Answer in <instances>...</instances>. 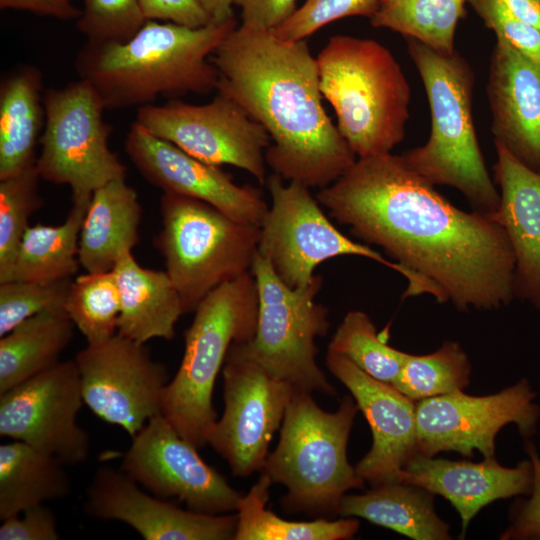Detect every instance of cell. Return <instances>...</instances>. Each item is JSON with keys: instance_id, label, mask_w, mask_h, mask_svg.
Returning <instances> with one entry per match:
<instances>
[{"instance_id": "cell-1", "label": "cell", "mask_w": 540, "mask_h": 540, "mask_svg": "<svg viewBox=\"0 0 540 540\" xmlns=\"http://www.w3.org/2000/svg\"><path fill=\"white\" fill-rule=\"evenodd\" d=\"M411 170L401 155L359 157L316 199L404 272L403 297L430 294L458 310L498 309L515 297V258L493 217L466 212Z\"/></svg>"}, {"instance_id": "cell-2", "label": "cell", "mask_w": 540, "mask_h": 540, "mask_svg": "<svg viewBox=\"0 0 540 540\" xmlns=\"http://www.w3.org/2000/svg\"><path fill=\"white\" fill-rule=\"evenodd\" d=\"M217 92L239 104L270 136L273 173L324 188L356 161L326 113L316 58L306 40L286 41L271 30L236 26L211 57Z\"/></svg>"}, {"instance_id": "cell-3", "label": "cell", "mask_w": 540, "mask_h": 540, "mask_svg": "<svg viewBox=\"0 0 540 540\" xmlns=\"http://www.w3.org/2000/svg\"><path fill=\"white\" fill-rule=\"evenodd\" d=\"M236 26L234 18L201 28L146 20L125 42L87 41L75 69L106 109L142 107L159 96L208 94L219 79L211 56Z\"/></svg>"}, {"instance_id": "cell-4", "label": "cell", "mask_w": 540, "mask_h": 540, "mask_svg": "<svg viewBox=\"0 0 540 540\" xmlns=\"http://www.w3.org/2000/svg\"><path fill=\"white\" fill-rule=\"evenodd\" d=\"M406 41L428 99L431 129L426 143L405 151L402 159L431 184L459 190L473 211L495 218L500 194L476 135L471 66L456 51L442 54L414 39Z\"/></svg>"}, {"instance_id": "cell-5", "label": "cell", "mask_w": 540, "mask_h": 540, "mask_svg": "<svg viewBox=\"0 0 540 540\" xmlns=\"http://www.w3.org/2000/svg\"><path fill=\"white\" fill-rule=\"evenodd\" d=\"M316 61L321 93L358 158L390 153L402 142L411 90L387 47L372 39L335 35Z\"/></svg>"}, {"instance_id": "cell-6", "label": "cell", "mask_w": 540, "mask_h": 540, "mask_svg": "<svg viewBox=\"0 0 540 540\" xmlns=\"http://www.w3.org/2000/svg\"><path fill=\"white\" fill-rule=\"evenodd\" d=\"M312 393L296 390L286 408L276 448L262 473L287 488L282 507L288 513L334 516L343 496L364 480L347 459V443L359 410L345 396L334 412L324 411Z\"/></svg>"}, {"instance_id": "cell-7", "label": "cell", "mask_w": 540, "mask_h": 540, "mask_svg": "<svg viewBox=\"0 0 540 540\" xmlns=\"http://www.w3.org/2000/svg\"><path fill=\"white\" fill-rule=\"evenodd\" d=\"M184 333L180 366L168 382L162 415L198 449L208 444L217 421L213 406L216 378L233 343L250 341L258 319V292L251 271L221 284L195 309Z\"/></svg>"}, {"instance_id": "cell-8", "label": "cell", "mask_w": 540, "mask_h": 540, "mask_svg": "<svg viewBox=\"0 0 540 540\" xmlns=\"http://www.w3.org/2000/svg\"><path fill=\"white\" fill-rule=\"evenodd\" d=\"M155 246L181 298L184 313L223 283L251 271L260 226L238 222L200 200L164 193Z\"/></svg>"}, {"instance_id": "cell-9", "label": "cell", "mask_w": 540, "mask_h": 540, "mask_svg": "<svg viewBox=\"0 0 540 540\" xmlns=\"http://www.w3.org/2000/svg\"><path fill=\"white\" fill-rule=\"evenodd\" d=\"M251 273L258 292L256 331L250 341L233 343L227 356L254 361L296 390L337 396L316 360L315 341L329 329L328 310L315 301L322 277L290 288L258 251Z\"/></svg>"}, {"instance_id": "cell-10", "label": "cell", "mask_w": 540, "mask_h": 540, "mask_svg": "<svg viewBox=\"0 0 540 540\" xmlns=\"http://www.w3.org/2000/svg\"><path fill=\"white\" fill-rule=\"evenodd\" d=\"M44 130L36 167L41 179L71 188L72 197H91L106 183L126 176L109 147L111 126L97 90L86 80L43 94Z\"/></svg>"}, {"instance_id": "cell-11", "label": "cell", "mask_w": 540, "mask_h": 540, "mask_svg": "<svg viewBox=\"0 0 540 540\" xmlns=\"http://www.w3.org/2000/svg\"><path fill=\"white\" fill-rule=\"evenodd\" d=\"M272 173L266 179L271 206L260 225L258 253L290 288L305 287L322 262L344 255L369 258L404 275L380 252L341 233L327 218L309 187Z\"/></svg>"}, {"instance_id": "cell-12", "label": "cell", "mask_w": 540, "mask_h": 540, "mask_svg": "<svg viewBox=\"0 0 540 540\" xmlns=\"http://www.w3.org/2000/svg\"><path fill=\"white\" fill-rule=\"evenodd\" d=\"M136 122L153 135L213 165H232L266 183V129L235 101L218 93L206 104L173 100L139 107Z\"/></svg>"}, {"instance_id": "cell-13", "label": "cell", "mask_w": 540, "mask_h": 540, "mask_svg": "<svg viewBox=\"0 0 540 540\" xmlns=\"http://www.w3.org/2000/svg\"><path fill=\"white\" fill-rule=\"evenodd\" d=\"M526 379L496 394L470 396L462 391L430 397L416 403L417 454L433 457L456 451L495 459V438L510 423L524 437L536 431L540 408Z\"/></svg>"}, {"instance_id": "cell-14", "label": "cell", "mask_w": 540, "mask_h": 540, "mask_svg": "<svg viewBox=\"0 0 540 540\" xmlns=\"http://www.w3.org/2000/svg\"><path fill=\"white\" fill-rule=\"evenodd\" d=\"M74 360L84 403L131 438L152 417L162 414L168 371L144 344L116 333L101 343L87 344Z\"/></svg>"}, {"instance_id": "cell-15", "label": "cell", "mask_w": 540, "mask_h": 540, "mask_svg": "<svg viewBox=\"0 0 540 540\" xmlns=\"http://www.w3.org/2000/svg\"><path fill=\"white\" fill-rule=\"evenodd\" d=\"M83 403L75 360L60 361L0 394V435L65 465L83 463L90 453L89 435L77 423Z\"/></svg>"}, {"instance_id": "cell-16", "label": "cell", "mask_w": 540, "mask_h": 540, "mask_svg": "<svg viewBox=\"0 0 540 540\" xmlns=\"http://www.w3.org/2000/svg\"><path fill=\"white\" fill-rule=\"evenodd\" d=\"M222 375L224 412L208 444L228 462L234 476L246 477L262 471L295 388L254 361L228 356Z\"/></svg>"}, {"instance_id": "cell-17", "label": "cell", "mask_w": 540, "mask_h": 540, "mask_svg": "<svg viewBox=\"0 0 540 540\" xmlns=\"http://www.w3.org/2000/svg\"><path fill=\"white\" fill-rule=\"evenodd\" d=\"M162 415L152 417L124 453L120 469L153 495L205 514L236 511L242 496Z\"/></svg>"}, {"instance_id": "cell-18", "label": "cell", "mask_w": 540, "mask_h": 540, "mask_svg": "<svg viewBox=\"0 0 540 540\" xmlns=\"http://www.w3.org/2000/svg\"><path fill=\"white\" fill-rule=\"evenodd\" d=\"M125 151L140 174L164 193L200 200L238 222L256 226L269 209L259 189L237 185L219 166L189 155L136 121L127 133Z\"/></svg>"}, {"instance_id": "cell-19", "label": "cell", "mask_w": 540, "mask_h": 540, "mask_svg": "<svg viewBox=\"0 0 540 540\" xmlns=\"http://www.w3.org/2000/svg\"><path fill=\"white\" fill-rule=\"evenodd\" d=\"M83 508L93 518L128 524L146 540H231L237 528V515L184 510L108 466L95 472Z\"/></svg>"}, {"instance_id": "cell-20", "label": "cell", "mask_w": 540, "mask_h": 540, "mask_svg": "<svg viewBox=\"0 0 540 540\" xmlns=\"http://www.w3.org/2000/svg\"><path fill=\"white\" fill-rule=\"evenodd\" d=\"M326 365L350 391L371 428L372 447L356 464L357 474L372 487L398 482L417 454L416 404L341 355L327 352Z\"/></svg>"}, {"instance_id": "cell-21", "label": "cell", "mask_w": 540, "mask_h": 540, "mask_svg": "<svg viewBox=\"0 0 540 540\" xmlns=\"http://www.w3.org/2000/svg\"><path fill=\"white\" fill-rule=\"evenodd\" d=\"M487 97L494 144L540 173V64L496 39Z\"/></svg>"}, {"instance_id": "cell-22", "label": "cell", "mask_w": 540, "mask_h": 540, "mask_svg": "<svg viewBox=\"0 0 540 540\" xmlns=\"http://www.w3.org/2000/svg\"><path fill=\"white\" fill-rule=\"evenodd\" d=\"M398 482L447 499L460 515L464 537L470 521L484 506L531 492L533 467L531 460L507 468L496 459L472 463L416 454L403 468Z\"/></svg>"}, {"instance_id": "cell-23", "label": "cell", "mask_w": 540, "mask_h": 540, "mask_svg": "<svg viewBox=\"0 0 540 540\" xmlns=\"http://www.w3.org/2000/svg\"><path fill=\"white\" fill-rule=\"evenodd\" d=\"M494 182L500 205L495 219L504 228L515 258V296L540 309V173L494 144Z\"/></svg>"}, {"instance_id": "cell-24", "label": "cell", "mask_w": 540, "mask_h": 540, "mask_svg": "<svg viewBox=\"0 0 540 540\" xmlns=\"http://www.w3.org/2000/svg\"><path fill=\"white\" fill-rule=\"evenodd\" d=\"M112 271L120 297L117 333L141 344L173 339L184 311L168 273L142 267L132 251L122 253Z\"/></svg>"}, {"instance_id": "cell-25", "label": "cell", "mask_w": 540, "mask_h": 540, "mask_svg": "<svg viewBox=\"0 0 540 540\" xmlns=\"http://www.w3.org/2000/svg\"><path fill=\"white\" fill-rule=\"evenodd\" d=\"M142 209L125 177L93 192L79 238V262L86 272L112 271L119 256L139 241Z\"/></svg>"}, {"instance_id": "cell-26", "label": "cell", "mask_w": 540, "mask_h": 540, "mask_svg": "<svg viewBox=\"0 0 540 540\" xmlns=\"http://www.w3.org/2000/svg\"><path fill=\"white\" fill-rule=\"evenodd\" d=\"M42 74L30 65L6 75L0 85V179L36 163L35 147L45 122Z\"/></svg>"}, {"instance_id": "cell-27", "label": "cell", "mask_w": 540, "mask_h": 540, "mask_svg": "<svg viewBox=\"0 0 540 540\" xmlns=\"http://www.w3.org/2000/svg\"><path fill=\"white\" fill-rule=\"evenodd\" d=\"M432 495L402 482L385 483L363 494H345L338 515L363 518L415 540L450 539L449 525L437 516Z\"/></svg>"}, {"instance_id": "cell-28", "label": "cell", "mask_w": 540, "mask_h": 540, "mask_svg": "<svg viewBox=\"0 0 540 540\" xmlns=\"http://www.w3.org/2000/svg\"><path fill=\"white\" fill-rule=\"evenodd\" d=\"M58 458L24 442L0 445V519L46 501L66 498L71 480Z\"/></svg>"}, {"instance_id": "cell-29", "label": "cell", "mask_w": 540, "mask_h": 540, "mask_svg": "<svg viewBox=\"0 0 540 540\" xmlns=\"http://www.w3.org/2000/svg\"><path fill=\"white\" fill-rule=\"evenodd\" d=\"M90 200L91 197H72V206L60 225L29 226L5 281L72 278L80 265L79 238Z\"/></svg>"}, {"instance_id": "cell-30", "label": "cell", "mask_w": 540, "mask_h": 540, "mask_svg": "<svg viewBox=\"0 0 540 540\" xmlns=\"http://www.w3.org/2000/svg\"><path fill=\"white\" fill-rule=\"evenodd\" d=\"M75 325L66 312L34 315L0 339V394L51 368L70 344Z\"/></svg>"}, {"instance_id": "cell-31", "label": "cell", "mask_w": 540, "mask_h": 540, "mask_svg": "<svg viewBox=\"0 0 540 540\" xmlns=\"http://www.w3.org/2000/svg\"><path fill=\"white\" fill-rule=\"evenodd\" d=\"M270 478L261 472L257 482L242 495L237 507L235 540H340L349 539L359 529L354 518L297 522L286 520L266 508Z\"/></svg>"}, {"instance_id": "cell-32", "label": "cell", "mask_w": 540, "mask_h": 540, "mask_svg": "<svg viewBox=\"0 0 540 540\" xmlns=\"http://www.w3.org/2000/svg\"><path fill=\"white\" fill-rule=\"evenodd\" d=\"M468 0H379L370 18L386 28L442 53L455 52V33Z\"/></svg>"}, {"instance_id": "cell-33", "label": "cell", "mask_w": 540, "mask_h": 540, "mask_svg": "<svg viewBox=\"0 0 540 540\" xmlns=\"http://www.w3.org/2000/svg\"><path fill=\"white\" fill-rule=\"evenodd\" d=\"M471 365L459 343L446 341L433 353L408 354L393 386L413 401L462 391Z\"/></svg>"}, {"instance_id": "cell-34", "label": "cell", "mask_w": 540, "mask_h": 540, "mask_svg": "<svg viewBox=\"0 0 540 540\" xmlns=\"http://www.w3.org/2000/svg\"><path fill=\"white\" fill-rule=\"evenodd\" d=\"M65 312L87 344L113 337L120 315V297L113 271L86 272L73 279Z\"/></svg>"}, {"instance_id": "cell-35", "label": "cell", "mask_w": 540, "mask_h": 540, "mask_svg": "<svg viewBox=\"0 0 540 540\" xmlns=\"http://www.w3.org/2000/svg\"><path fill=\"white\" fill-rule=\"evenodd\" d=\"M328 352L347 358L371 377L389 384L398 377L407 356L382 340L370 317L360 310L345 315Z\"/></svg>"}, {"instance_id": "cell-36", "label": "cell", "mask_w": 540, "mask_h": 540, "mask_svg": "<svg viewBox=\"0 0 540 540\" xmlns=\"http://www.w3.org/2000/svg\"><path fill=\"white\" fill-rule=\"evenodd\" d=\"M40 179L36 163L0 179V282L8 276L29 218L42 206Z\"/></svg>"}, {"instance_id": "cell-37", "label": "cell", "mask_w": 540, "mask_h": 540, "mask_svg": "<svg viewBox=\"0 0 540 540\" xmlns=\"http://www.w3.org/2000/svg\"><path fill=\"white\" fill-rule=\"evenodd\" d=\"M72 278L0 283V337L26 319L44 312H65Z\"/></svg>"}, {"instance_id": "cell-38", "label": "cell", "mask_w": 540, "mask_h": 540, "mask_svg": "<svg viewBox=\"0 0 540 540\" xmlns=\"http://www.w3.org/2000/svg\"><path fill=\"white\" fill-rule=\"evenodd\" d=\"M77 29L88 42H125L146 22L139 0H83Z\"/></svg>"}, {"instance_id": "cell-39", "label": "cell", "mask_w": 540, "mask_h": 540, "mask_svg": "<svg viewBox=\"0 0 540 540\" xmlns=\"http://www.w3.org/2000/svg\"><path fill=\"white\" fill-rule=\"evenodd\" d=\"M378 5L379 0H306L271 31L286 41L305 40L324 25L345 17L365 16L370 19Z\"/></svg>"}, {"instance_id": "cell-40", "label": "cell", "mask_w": 540, "mask_h": 540, "mask_svg": "<svg viewBox=\"0 0 540 540\" xmlns=\"http://www.w3.org/2000/svg\"><path fill=\"white\" fill-rule=\"evenodd\" d=\"M484 25L515 50L540 64V30L514 15L502 0H468Z\"/></svg>"}, {"instance_id": "cell-41", "label": "cell", "mask_w": 540, "mask_h": 540, "mask_svg": "<svg viewBox=\"0 0 540 540\" xmlns=\"http://www.w3.org/2000/svg\"><path fill=\"white\" fill-rule=\"evenodd\" d=\"M54 513L44 503L3 520L0 540H58Z\"/></svg>"}, {"instance_id": "cell-42", "label": "cell", "mask_w": 540, "mask_h": 540, "mask_svg": "<svg viewBox=\"0 0 540 540\" xmlns=\"http://www.w3.org/2000/svg\"><path fill=\"white\" fill-rule=\"evenodd\" d=\"M525 448L533 467L530 498L518 506L501 539H540V458L531 442L526 441Z\"/></svg>"}, {"instance_id": "cell-43", "label": "cell", "mask_w": 540, "mask_h": 540, "mask_svg": "<svg viewBox=\"0 0 540 540\" xmlns=\"http://www.w3.org/2000/svg\"><path fill=\"white\" fill-rule=\"evenodd\" d=\"M146 20L201 28L213 20L198 0H139Z\"/></svg>"}, {"instance_id": "cell-44", "label": "cell", "mask_w": 540, "mask_h": 540, "mask_svg": "<svg viewBox=\"0 0 540 540\" xmlns=\"http://www.w3.org/2000/svg\"><path fill=\"white\" fill-rule=\"evenodd\" d=\"M297 0H234L241 10L242 26L256 30H273L297 9Z\"/></svg>"}, {"instance_id": "cell-45", "label": "cell", "mask_w": 540, "mask_h": 540, "mask_svg": "<svg viewBox=\"0 0 540 540\" xmlns=\"http://www.w3.org/2000/svg\"><path fill=\"white\" fill-rule=\"evenodd\" d=\"M71 1L72 0H0V8L28 11L59 20H77L81 15V10L75 7Z\"/></svg>"}, {"instance_id": "cell-46", "label": "cell", "mask_w": 540, "mask_h": 540, "mask_svg": "<svg viewBox=\"0 0 540 540\" xmlns=\"http://www.w3.org/2000/svg\"><path fill=\"white\" fill-rule=\"evenodd\" d=\"M502 1L514 15L540 30V0Z\"/></svg>"}, {"instance_id": "cell-47", "label": "cell", "mask_w": 540, "mask_h": 540, "mask_svg": "<svg viewBox=\"0 0 540 540\" xmlns=\"http://www.w3.org/2000/svg\"><path fill=\"white\" fill-rule=\"evenodd\" d=\"M213 22L220 23L233 19L234 0H198Z\"/></svg>"}]
</instances>
